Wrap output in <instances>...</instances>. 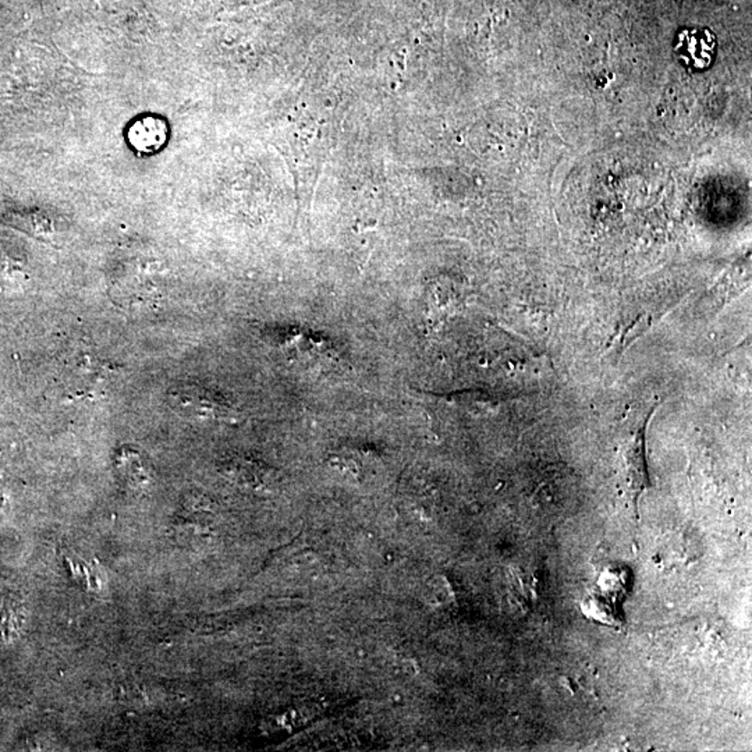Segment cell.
I'll return each instance as SVG.
<instances>
[{
  "mask_svg": "<svg viewBox=\"0 0 752 752\" xmlns=\"http://www.w3.org/2000/svg\"><path fill=\"white\" fill-rule=\"evenodd\" d=\"M658 405H653L650 413H648L647 417L643 418V424H641L640 428L635 433L634 438H633L629 452H627L629 485L630 490H632L633 499L635 500V509H637V500L641 493L651 487L647 462V431L651 418H652L653 413H655Z\"/></svg>",
  "mask_w": 752,
  "mask_h": 752,
  "instance_id": "2",
  "label": "cell"
},
{
  "mask_svg": "<svg viewBox=\"0 0 752 752\" xmlns=\"http://www.w3.org/2000/svg\"><path fill=\"white\" fill-rule=\"evenodd\" d=\"M172 405L182 414L205 420H224L236 411L224 395L201 385L178 387L173 392Z\"/></svg>",
  "mask_w": 752,
  "mask_h": 752,
  "instance_id": "1",
  "label": "cell"
},
{
  "mask_svg": "<svg viewBox=\"0 0 752 752\" xmlns=\"http://www.w3.org/2000/svg\"><path fill=\"white\" fill-rule=\"evenodd\" d=\"M645 329H647V320H635L634 324L623 333V338H620L619 343H616L617 347H619L617 353H623V350L629 347L634 342L635 338H640L645 332Z\"/></svg>",
  "mask_w": 752,
  "mask_h": 752,
  "instance_id": "6",
  "label": "cell"
},
{
  "mask_svg": "<svg viewBox=\"0 0 752 752\" xmlns=\"http://www.w3.org/2000/svg\"><path fill=\"white\" fill-rule=\"evenodd\" d=\"M715 37L705 28L683 30L677 37V55L694 69L709 66L715 56Z\"/></svg>",
  "mask_w": 752,
  "mask_h": 752,
  "instance_id": "3",
  "label": "cell"
},
{
  "mask_svg": "<svg viewBox=\"0 0 752 752\" xmlns=\"http://www.w3.org/2000/svg\"><path fill=\"white\" fill-rule=\"evenodd\" d=\"M119 472L124 478L126 483L133 488H142L148 485L151 480V470L144 464L138 454H121L119 459Z\"/></svg>",
  "mask_w": 752,
  "mask_h": 752,
  "instance_id": "5",
  "label": "cell"
},
{
  "mask_svg": "<svg viewBox=\"0 0 752 752\" xmlns=\"http://www.w3.org/2000/svg\"><path fill=\"white\" fill-rule=\"evenodd\" d=\"M129 141L139 152H157L165 146L167 138V123L154 116L139 119L129 131Z\"/></svg>",
  "mask_w": 752,
  "mask_h": 752,
  "instance_id": "4",
  "label": "cell"
}]
</instances>
